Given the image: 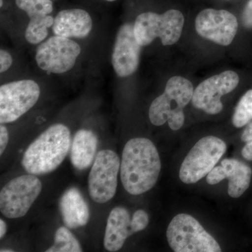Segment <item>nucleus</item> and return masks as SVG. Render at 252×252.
I'll return each instance as SVG.
<instances>
[{"instance_id":"f257e3e1","label":"nucleus","mask_w":252,"mask_h":252,"mask_svg":"<svg viewBox=\"0 0 252 252\" xmlns=\"http://www.w3.org/2000/svg\"><path fill=\"white\" fill-rule=\"evenodd\" d=\"M161 162L157 147L149 139H131L124 147L121 162V180L126 191L138 195L157 184Z\"/></svg>"},{"instance_id":"f03ea898","label":"nucleus","mask_w":252,"mask_h":252,"mask_svg":"<svg viewBox=\"0 0 252 252\" xmlns=\"http://www.w3.org/2000/svg\"><path fill=\"white\" fill-rule=\"evenodd\" d=\"M71 133L61 124L50 126L41 134L23 155L22 165L29 174L45 175L61 165L70 149Z\"/></svg>"},{"instance_id":"7ed1b4c3","label":"nucleus","mask_w":252,"mask_h":252,"mask_svg":"<svg viewBox=\"0 0 252 252\" xmlns=\"http://www.w3.org/2000/svg\"><path fill=\"white\" fill-rule=\"evenodd\" d=\"M193 86L190 81L180 76L167 81L163 94L154 99L149 107V120L160 126L166 122L172 130H180L185 124L184 108L191 101Z\"/></svg>"},{"instance_id":"20e7f679","label":"nucleus","mask_w":252,"mask_h":252,"mask_svg":"<svg viewBox=\"0 0 252 252\" xmlns=\"http://www.w3.org/2000/svg\"><path fill=\"white\" fill-rule=\"evenodd\" d=\"M185 25V17L178 10L170 9L162 14L142 13L133 24L137 42L142 46L152 44L160 38L163 46L173 45L180 40Z\"/></svg>"},{"instance_id":"39448f33","label":"nucleus","mask_w":252,"mask_h":252,"mask_svg":"<svg viewBox=\"0 0 252 252\" xmlns=\"http://www.w3.org/2000/svg\"><path fill=\"white\" fill-rule=\"evenodd\" d=\"M166 236L175 252H220L221 248L194 217L180 214L167 227Z\"/></svg>"},{"instance_id":"423d86ee","label":"nucleus","mask_w":252,"mask_h":252,"mask_svg":"<svg viewBox=\"0 0 252 252\" xmlns=\"http://www.w3.org/2000/svg\"><path fill=\"white\" fill-rule=\"evenodd\" d=\"M226 149V144L219 137L207 136L200 139L182 162L181 181L190 185L204 178L215 167Z\"/></svg>"},{"instance_id":"0eeeda50","label":"nucleus","mask_w":252,"mask_h":252,"mask_svg":"<svg viewBox=\"0 0 252 252\" xmlns=\"http://www.w3.org/2000/svg\"><path fill=\"white\" fill-rule=\"evenodd\" d=\"M41 190V181L32 174L19 176L9 181L0 192L1 213L9 219L24 217Z\"/></svg>"},{"instance_id":"6e6552de","label":"nucleus","mask_w":252,"mask_h":252,"mask_svg":"<svg viewBox=\"0 0 252 252\" xmlns=\"http://www.w3.org/2000/svg\"><path fill=\"white\" fill-rule=\"evenodd\" d=\"M40 87L31 79L11 81L0 87V123L17 121L34 107L40 96Z\"/></svg>"},{"instance_id":"1a4fd4ad","label":"nucleus","mask_w":252,"mask_h":252,"mask_svg":"<svg viewBox=\"0 0 252 252\" xmlns=\"http://www.w3.org/2000/svg\"><path fill=\"white\" fill-rule=\"evenodd\" d=\"M120 159L112 150L98 152L89 176V191L95 203H106L117 192Z\"/></svg>"},{"instance_id":"9d476101","label":"nucleus","mask_w":252,"mask_h":252,"mask_svg":"<svg viewBox=\"0 0 252 252\" xmlns=\"http://www.w3.org/2000/svg\"><path fill=\"white\" fill-rule=\"evenodd\" d=\"M81 52V46L76 41L55 35L38 46L35 61L38 67L45 72L63 74L74 67Z\"/></svg>"},{"instance_id":"9b49d317","label":"nucleus","mask_w":252,"mask_h":252,"mask_svg":"<svg viewBox=\"0 0 252 252\" xmlns=\"http://www.w3.org/2000/svg\"><path fill=\"white\" fill-rule=\"evenodd\" d=\"M240 77L233 71H225L200 83L194 90L191 102L195 108L211 115L223 109L222 96L229 94L238 86Z\"/></svg>"},{"instance_id":"f8f14e48","label":"nucleus","mask_w":252,"mask_h":252,"mask_svg":"<svg viewBox=\"0 0 252 252\" xmlns=\"http://www.w3.org/2000/svg\"><path fill=\"white\" fill-rule=\"evenodd\" d=\"M195 27L200 36L220 46H228L238 29L237 18L225 10L206 9L195 18Z\"/></svg>"},{"instance_id":"ddd939ff","label":"nucleus","mask_w":252,"mask_h":252,"mask_svg":"<svg viewBox=\"0 0 252 252\" xmlns=\"http://www.w3.org/2000/svg\"><path fill=\"white\" fill-rule=\"evenodd\" d=\"M142 47L136 39L133 24L122 25L116 36L112 56L113 68L119 77H129L137 71Z\"/></svg>"},{"instance_id":"4468645a","label":"nucleus","mask_w":252,"mask_h":252,"mask_svg":"<svg viewBox=\"0 0 252 252\" xmlns=\"http://www.w3.org/2000/svg\"><path fill=\"white\" fill-rule=\"evenodd\" d=\"M93 28L92 18L84 9H70L60 11L54 18L52 26L55 35L63 37L84 39Z\"/></svg>"},{"instance_id":"2eb2a0df","label":"nucleus","mask_w":252,"mask_h":252,"mask_svg":"<svg viewBox=\"0 0 252 252\" xmlns=\"http://www.w3.org/2000/svg\"><path fill=\"white\" fill-rule=\"evenodd\" d=\"M132 220L127 209L117 207L113 209L107 219L104 237V246L109 252H118L126 239L133 234Z\"/></svg>"},{"instance_id":"dca6fc26","label":"nucleus","mask_w":252,"mask_h":252,"mask_svg":"<svg viewBox=\"0 0 252 252\" xmlns=\"http://www.w3.org/2000/svg\"><path fill=\"white\" fill-rule=\"evenodd\" d=\"M63 222L68 228H77L87 224L90 212L85 199L77 188L67 189L59 202Z\"/></svg>"},{"instance_id":"f3484780","label":"nucleus","mask_w":252,"mask_h":252,"mask_svg":"<svg viewBox=\"0 0 252 252\" xmlns=\"http://www.w3.org/2000/svg\"><path fill=\"white\" fill-rule=\"evenodd\" d=\"M97 136L92 131L81 129L78 130L71 146V162L76 169L86 170L91 166L96 157Z\"/></svg>"},{"instance_id":"a211bd4d","label":"nucleus","mask_w":252,"mask_h":252,"mask_svg":"<svg viewBox=\"0 0 252 252\" xmlns=\"http://www.w3.org/2000/svg\"><path fill=\"white\" fill-rule=\"evenodd\" d=\"M225 170V179L228 180V193L231 198H240L248 190L251 182V167L233 158L222 160Z\"/></svg>"},{"instance_id":"6ab92c4d","label":"nucleus","mask_w":252,"mask_h":252,"mask_svg":"<svg viewBox=\"0 0 252 252\" xmlns=\"http://www.w3.org/2000/svg\"><path fill=\"white\" fill-rule=\"evenodd\" d=\"M54 18L50 15H37L30 18L25 37L31 44H41L49 34V29L54 25Z\"/></svg>"},{"instance_id":"aec40b11","label":"nucleus","mask_w":252,"mask_h":252,"mask_svg":"<svg viewBox=\"0 0 252 252\" xmlns=\"http://www.w3.org/2000/svg\"><path fill=\"white\" fill-rule=\"evenodd\" d=\"M46 252H81L80 243L66 227H61L56 230L54 243Z\"/></svg>"},{"instance_id":"412c9836","label":"nucleus","mask_w":252,"mask_h":252,"mask_svg":"<svg viewBox=\"0 0 252 252\" xmlns=\"http://www.w3.org/2000/svg\"><path fill=\"white\" fill-rule=\"evenodd\" d=\"M252 120V89L245 93L235 107L232 123L235 127H244Z\"/></svg>"},{"instance_id":"4be33fe9","label":"nucleus","mask_w":252,"mask_h":252,"mask_svg":"<svg viewBox=\"0 0 252 252\" xmlns=\"http://www.w3.org/2000/svg\"><path fill=\"white\" fill-rule=\"evenodd\" d=\"M15 2L30 18L37 15H49L54 10L52 0H16Z\"/></svg>"},{"instance_id":"5701e85b","label":"nucleus","mask_w":252,"mask_h":252,"mask_svg":"<svg viewBox=\"0 0 252 252\" xmlns=\"http://www.w3.org/2000/svg\"><path fill=\"white\" fill-rule=\"evenodd\" d=\"M149 223L148 214L143 210H137L132 218V229L134 233L142 231L147 228Z\"/></svg>"},{"instance_id":"b1692460","label":"nucleus","mask_w":252,"mask_h":252,"mask_svg":"<svg viewBox=\"0 0 252 252\" xmlns=\"http://www.w3.org/2000/svg\"><path fill=\"white\" fill-rule=\"evenodd\" d=\"M225 179V170L222 165L214 167L207 175V182L210 185L220 183Z\"/></svg>"},{"instance_id":"393cba45","label":"nucleus","mask_w":252,"mask_h":252,"mask_svg":"<svg viewBox=\"0 0 252 252\" xmlns=\"http://www.w3.org/2000/svg\"><path fill=\"white\" fill-rule=\"evenodd\" d=\"M13 64V58L7 51L1 49L0 51V72L7 71Z\"/></svg>"},{"instance_id":"a878e982","label":"nucleus","mask_w":252,"mask_h":252,"mask_svg":"<svg viewBox=\"0 0 252 252\" xmlns=\"http://www.w3.org/2000/svg\"><path fill=\"white\" fill-rule=\"evenodd\" d=\"M242 23L244 27L252 29V0H249L242 14Z\"/></svg>"},{"instance_id":"bb28decb","label":"nucleus","mask_w":252,"mask_h":252,"mask_svg":"<svg viewBox=\"0 0 252 252\" xmlns=\"http://www.w3.org/2000/svg\"><path fill=\"white\" fill-rule=\"evenodd\" d=\"M9 143V131L6 126H0V154L2 155Z\"/></svg>"},{"instance_id":"cd10ccee","label":"nucleus","mask_w":252,"mask_h":252,"mask_svg":"<svg viewBox=\"0 0 252 252\" xmlns=\"http://www.w3.org/2000/svg\"><path fill=\"white\" fill-rule=\"evenodd\" d=\"M241 140L244 142H248L252 140V120L248 123L241 135Z\"/></svg>"},{"instance_id":"c85d7f7f","label":"nucleus","mask_w":252,"mask_h":252,"mask_svg":"<svg viewBox=\"0 0 252 252\" xmlns=\"http://www.w3.org/2000/svg\"><path fill=\"white\" fill-rule=\"evenodd\" d=\"M242 156L248 160H252V140L247 142L242 150Z\"/></svg>"},{"instance_id":"c756f323","label":"nucleus","mask_w":252,"mask_h":252,"mask_svg":"<svg viewBox=\"0 0 252 252\" xmlns=\"http://www.w3.org/2000/svg\"><path fill=\"white\" fill-rule=\"evenodd\" d=\"M6 230H7V225L3 220H0V238L2 239L4 238V235H6Z\"/></svg>"},{"instance_id":"7c9ffc66","label":"nucleus","mask_w":252,"mask_h":252,"mask_svg":"<svg viewBox=\"0 0 252 252\" xmlns=\"http://www.w3.org/2000/svg\"><path fill=\"white\" fill-rule=\"evenodd\" d=\"M14 252L11 250H1V252Z\"/></svg>"},{"instance_id":"2f4dec72","label":"nucleus","mask_w":252,"mask_h":252,"mask_svg":"<svg viewBox=\"0 0 252 252\" xmlns=\"http://www.w3.org/2000/svg\"><path fill=\"white\" fill-rule=\"evenodd\" d=\"M3 3H4V1H3V0H0V6H1V7H2L3 6Z\"/></svg>"},{"instance_id":"473e14b6","label":"nucleus","mask_w":252,"mask_h":252,"mask_svg":"<svg viewBox=\"0 0 252 252\" xmlns=\"http://www.w3.org/2000/svg\"><path fill=\"white\" fill-rule=\"evenodd\" d=\"M105 1H117V0H105Z\"/></svg>"}]
</instances>
